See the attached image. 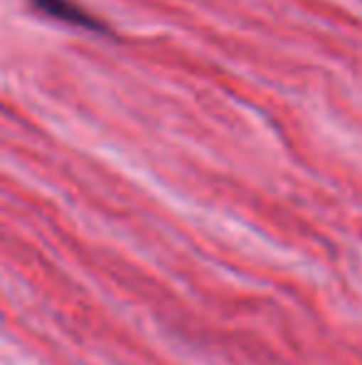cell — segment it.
Segmentation results:
<instances>
[{"label":"cell","mask_w":362,"mask_h":365,"mask_svg":"<svg viewBox=\"0 0 362 365\" xmlns=\"http://www.w3.org/2000/svg\"><path fill=\"white\" fill-rule=\"evenodd\" d=\"M40 13H45L48 18H55L60 23L75 25V28L92 30V33H107V25L100 18H95L85 8H80L73 0H30Z\"/></svg>","instance_id":"6da1fadb"}]
</instances>
